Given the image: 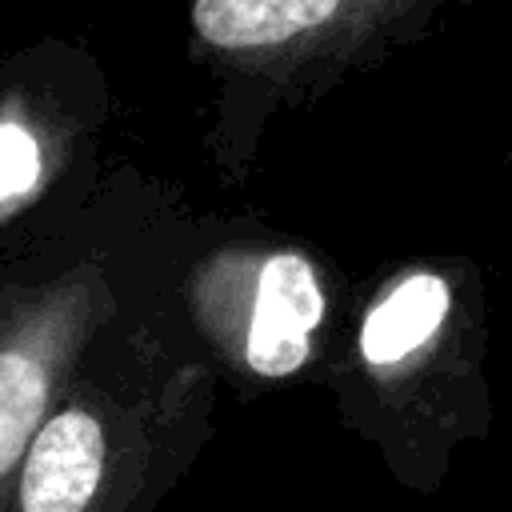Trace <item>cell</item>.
I'll return each instance as SVG.
<instances>
[{
	"label": "cell",
	"mask_w": 512,
	"mask_h": 512,
	"mask_svg": "<svg viewBox=\"0 0 512 512\" xmlns=\"http://www.w3.org/2000/svg\"><path fill=\"white\" fill-rule=\"evenodd\" d=\"M504 172H508V188H512V148L504 152Z\"/></svg>",
	"instance_id": "52a82bcc"
},
{
	"label": "cell",
	"mask_w": 512,
	"mask_h": 512,
	"mask_svg": "<svg viewBox=\"0 0 512 512\" xmlns=\"http://www.w3.org/2000/svg\"><path fill=\"white\" fill-rule=\"evenodd\" d=\"M192 220L176 180L112 160L64 232L0 260V504L92 344L168 284Z\"/></svg>",
	"instance_id": "3957f363"
},
{
	"label": "cell",
	"mask_w": 512,
	"mask_h": 512,
	"mask_svg": "<svg viewBox=\"0 0 512 512\" xmlns=\"http://www.w3.org/2000/svg\"><path fill=\"white\" fill-rule=\"evenodd\" d=\"M184 48L208 84L204 152L248 184L280 112H300L436 32L456 0H180Z\"/></svg>",
	"instance_id": "277c9868"
},
{
	"label": "cell",
	"mask_w": 512,
	"mask_h": 512,
	"mask_svg": "<svg viewBox=\"0 0 512 512\" xmlns=\"http://www.w3.org/2000/svg\"><path fill=\"white\" fill-rule=\"evenodd\" d=\"M220 380L168 284L84 356L24 448L0 512H160L216 436Z\"/></svg>",
	"instance_id": "7a4b0ae2"
},
{
	"label": "cell",
	"mask_w": 512,
	"mask_h": 512,
	"mask_svg": "<svg viewBox=\"0 0 512 512\" xmlns=\"http://www.w3.org/2000/svg\"><path fill=\"white\" fill-rule=\"evenodd\" d=\"M112 84L88 44L36 40L0 60V260L64 232L104 188Z\"/></svg>",
	"instance_id": "8992f818"
},
{
	"label": "cell",
	"mask_w": 512,
	"mask_h": 512,
	"mask_svg": "<svg viewBox=\"0 0 512 512\" xmlns=\"http://www.w3.org/2000/svg\"><path fill=\"white\" fill-rule=\"evenodd\" d=\"M488 288L472 256H404L356 284L320 384L340 428L412 496H436L460 448L488 444Z\"/></svg>",
	"instance_id": "6da1fadb"
},
{
	"label": "cell",
	"mask_w": 512,
	"mask_h": 512,
	"mask_svg": "<svg viewBox=\"0 0 512 512\" xmlns=\"http://www.w3.org/2000/svg\"><path fill=\"white\" fill-rule=\"evenodd\" d=\"M352 292L324 248L252 212H196L168 276V308L240 404L320 380Z\"/></svg>",
	"instance_id": "5b68a950"
}]
</instances>
